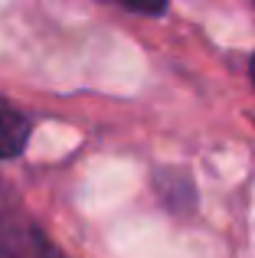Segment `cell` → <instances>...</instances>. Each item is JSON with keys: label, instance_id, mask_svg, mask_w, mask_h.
Returning <instances> with one entry per match:
<instances>
[{"label": "cell", "instance_id": "6da1fadb", "mask_svg": "<svg viewBox=\"0 0 255 258\" xmlns=\"http://www.w3.org/2000/svg\"><path fill=\"white\" fill-rule=\"evenodd\" d=\"M0 258H56L39 222L0 180Z\"/></svg>", "mask_w": 255, "mask_h": 258}, {"label": "cell", "instance_id": "7a4b0ae2", "mask_svg": "<svg viewBox=\"0 0 255 258\" xmlns=\"http://www.w3.org/2000/svg\"><path fill=\"white\" fill-rule=\"evenodd\" d=\"M30 118L20 111L17 105H10L7 98H0V160H13L23 154L26 141H30Z\"/></svg>", "mask_w": 255, "mask_h": 258}, {"label": "cell", "instance_id": "3957f363", "mask_svg": "<svg viewBox=\"0 0 255 258\" xmlns=\"http://www.w3.org/2000/svg\"><path fill=\"white\" fill-rule=\"evenodd\" d=\"M121 10H128V13H141V17H160L167 7H134V4H121Z\"/></svg>", "mask_w": 255, "mask_h": 258}, {"label": "cell", "instance_id": "277c9868", "mask_svg": "<svg viewBox=\"0 0 255 258\" xmlns=\"http://www.w3.org/2000/svg\"><path fill=\"white\" fill-rule=\"evenodd\" d=\"M249 72H252V82H255V56H252V62H249Z\"/></svg>", "mask_w": 255, "mask_h": 258}]
</instances>
